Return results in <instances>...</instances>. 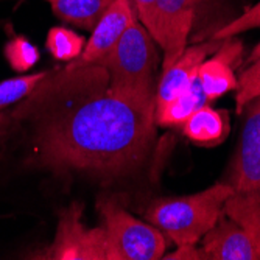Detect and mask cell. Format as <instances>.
<instances>
[{"label": "cell", "instance_id": "1", "mask_svg": "<svg viewBox=\"0 0 260 260\" xmlns=\"http://www.w3.org/2000/svg\"><path fill=\"white\" fill-rule=\"evenodd\" d=\"M89 67L47 77L14 112L31 133L35 167L115 179L139 170L156 137V102L87 87ZM105 83V81H103Z\"/></svg>", "mask_w": 260, "mask_h": 260}, {"label": "cell", "instance_id": "2", "mask_svg": "<svg viewBox=\"0 0 260 260\" xmlns=\"http://www.w3.org/2000/svg\"><path fill=\"white\" fill-rule=\"evenodd\" d=\"M235 190L218 182L206 190L184 197H164L147 209V220L179 245H198L224 214V204Z\"/></svg>", "mask_w": 260, "mask_h": 260}, {"label": "cell", "instance_id": "3", "mask_svg": "<svg viewBox=\"0 0 260 260\" xmlns=\"http://www.w3.org/2000/svg\"><path fill=\"white\" fill-rule=\"evenodd\" d=\"M156 41L137 17L114 49L97 64L106 70L109 89L117 93L156 102L153 72L157 64Z\"/></svg>", "mask_w": 260, "mask_h": 260}, {"label": "cell", "instance_id": "4", "mask_svg": "<svg viewBox=\"0 0 260 260\" xmlns=\"http://www.w3.org/2000/svg\"><path fill=\"white\" fill-rule=\"evenodd\" d=\"M105 232L108 260H157L167 249V237L151 223L134 218L114 198L97 203Z\"/></svg>", "mask_w": 260, "mask_h": 260}, {"label": "cell", "instance_id": "5", "mask_svg": "<svg viewBox=\"0 0 260 260\" xmlns=\"http://www.w3.org/2000/svg\"><path fill=\"white\" fill-rule=\"evenodd\" d=\"M81 204H72L59 215L53 243L33 258L108 260L103 228H86Z\"/></svg>", "mask_w": 260, "mask_h": 260}, {"label": "cell", "instance_id": "6", "mask_svg": "<svg viewBox=\"0 0 260 260\" xmlns=\"http://www.w3.org/2000/svg\"><path fill=\"white\" fill-rule=\"evenodd\" d=\"M245 123L228 184L239 193H260V95L245 108Z\"/></svg>", "mask_w": 260, "mask_h": 260}, {"label": "cell", "instance_id": "7", "mask_svg": "<svg viewBox=\"0 0 260 260\" xmlns=\"http://www.w3.org/2000/svg\"><path fill=\"white\" fill-rule=\"evenodd\" d=\"M207 0H159L157 45L162 47V70L169 69L185 50L200 11Z\"/></svg>", "mask_w": 260, "mask_h": 260}, {"label": "cell", "instance_id": "8", "mask_svg": "<svg viewBox=\"0 0 260 260\" xmlns=\"http://www.w3.org/2000/svg\"><path fill=\"white\" fill-rule=\"evenodd\" d=\"M136 17L131 0H115L92 28L90 39L84 45L81 55L70 61L66 69H81L97 64L114 49Z\"/></svg>", "mask_w": 260, "mask_h": 260}, {"label": "cell", "instance_id": "9", "mask_svg": "<svg viewBox=\"0 0 260 260\" xmlns=\"http://www.w3.org/2000/svg\"><path fill=\"white\" fill-rule=\"evenodd\" d=\"M223 41L224 39L210 38L206 42L185 47L182 55L169 69L164 70L156 90V111L169 105L193 83L203 61L212 56V53H215Z\"/></svg>", "mask_w": 260, "mask_h": 260}, {"label": "cell", "instance_id": "10", "mask_svg": "<svg viewBox=\"0 0 260 260\" xmlns=\"http://www.w3.org/2000/svg\"><path fill=\"white\" fill-rule=\"evenodd\" d=\"M200 243L212 260H260V251L249 234L224 214Z\"/></svg>", "mask_w": 260, "mask_h": 260}, {"label": "cell", "instance_id": "11", "mask_svg": "<svg viewBox=\"0 0 260 260\" xmlns=\"http://www.w3.org/2000/svg\"><path fill=\"white\" fill-rule=\"evenodd\" d=\"M242 55V42L234 38L223 41L220 49L212 53V58L203 61L198 69V80L207 100H215L229 90H235L239 78L234 74V64Z\"/></svg>", "mask_w": 260, "mask_h": 260}, {"label": "cell", "instance_id": "12", "mask_svg": "<svg viewBox=\"0 0 260 260\" xmlns=\"http://www.w3.org/2000/svg\"><path fill=\"white\" fill-rule=\"evenodd\" d=\"M182 133L198 145H220L229 134V112L204 105L182 123Z\"/></svg>", "mask_w": 260, "mask_h": 260}, {"label": "cell", "instance_id": "13", "mask_svg": "<svg viewBox=\"0 0 260 260\" xmlns=\"http://www.w3.org/2000/svg\"><path fill=\"white\" fill-rule=\"evenodd\" d=\"M47 2L61 20L92 31L115 0H47Z\"/></svg>", "mask_w": 260, "mask_h": 260}, {"label": "cell", "instance_id": "14", "mask_svg": "<svg viewBox=\"0 0 260 260\" xmlns=\"http://www.w3.org/2000/svg\"><path fill=\"white\" fill-rule=\"evenodd\" d=\"M207 97L201 87V83L197 78L193 83L188 86L182 93L176 99H173L169 105H165L162 109L156 111V123L160 126H176L182 125L188 117H190L195 111L207 105Z\"/></svg>", "mask_w": 260, "mask_h": 260}, {"label": "cell", "instance_id": "15", "mask_svg": "<svg viewBox=\"0 0 260 260\" xmlns=\"http://www.w3.org/2000/svg\"><path fill=\"white\" fill-rule=\"evenodd\" d=\"M224 215L237 221L260 251V193L234 192L224 204Z\"/></svg>", "mask_w": 260, "mask_h": 260}, {"label": "cell", "instance_id": "16", "mask_svg": "<svg viewBox=\"0 0 260 260\" xmlns=\"http://www.w3.org/2000/svg\"><path fill=\"white\" fill-rule=\"evenodd\" d=\"M45 45L55 59L70 62L81 55L84 49V39L69 28L53 27L47 35Z\"/></svg>", "mask_w": 260, "mask_h": 260}, {"label": "cell", "instance_id": "17", "mask_svg": "<svg viewBox=\"0 0 260 260\" xmlns=\"http://www.w3.org/2000/svg\"><path fill=\"white\" fill-rule=\"evenodd\" d=\"M49 72H38L0 81V109L28 97Z\"/></svg>", "mask_w": 260, "mask_h": 260}, {"label": "cell", "instance_id": "18", "mask_svg": "<svg viewBox=\"0 0 260 260\" xmlns=\"http://www.w3.org/2000/svg\"><path fill=\"white\" fill-rule=\"evenodd\" d=\"M237 95H235V108L242 114L243 108L255 97L260 95V56L249 62V67L239 77Z\"/></svg>", "mask_w": 260, "mask_h": 260}, {"label": "cell", "instance_id": "19", "mask_svg": "<svg viewBox=\"0 0 260 260\" xmlns=\"http://www.w3.org/2000/svg\"><path fill=\"white\" fill-rule=\"evenodd\" d=\"M5 55L16 70H28L39 59V50L25 38H14L5 47Z\"/></svg>", "mask_w": 260, "mask_h": 260}, {"label": "cell", "instance_id": "20", "mask_svg": "<svg viewBox=\"0 0 260 260\" xmlns=\"http://www.w3.org/2000/svg\"><path fill=\"white\" fill-rule=\"evenodd\" d=\"M258 27H260V2L255 4L254 7H251L249 10H246L237 19L231 20L221 28H218L214 35H212V38L214 39L235 38L237 35H240L246 30H252V28H258Z\"/></svg>", "mask_w": 260, "mask_h": 260}, {"label": "cell", "instance_id": "21", "mask_svg": "<svg viewBox=\"0 0 260 260\" xmlns=\"http://www.w3.org/2000/svg\"><path fill=\"white\" fill-rule=\"evenodd\" d=\"M131 4L137 19L156 41L159 33V0H131Z\"/></svg>", "mask_w": 260, "mask_h": 260}, {"label": "cell", "instance_id": "22", "mask_svg": "<svg viewBox=\"0 0 260 260\" xmlns=\"http://www.w3.org/2000/svg\"><path fill=\"white\" fill-rule=\"evenodd\" d=\"M162 258H175V260H182V258H187V260H203V258H207L206 252L203 251L201 246H197V245H179L176 248L175 252H170V254H164Z\"/></svg>", "mask_w": 260, "mask_h": 260}, {"label": "cell", "instance_id": "23", "mask_svg": "<svg viewBox=\"0 0 260 260\" xmlns=\"http://www.w3.org/2000/svg\"><path fill=\"white\" fill-rule=\"evenodd\" d=\"M260 56V42L254 47V50L251 52V55H249V58H248V62H252L254 59H257Z\"/></svg>", "mask_w": 260, "mask_h": 260}, {"label": "cell", "instance_id": "24", "mask_svg": "<svg viewBox=\"0 0 260 260\" xmlns=\"http://www.w3.org/2000/svg\"><path fill=\"white\" fill-rule=\"evenodd\" d=\"M2 120H4V119H2V115H0V125H2Z\"/></svg>", "mask_w": 260, "mask_h": 260}]
</instances>
